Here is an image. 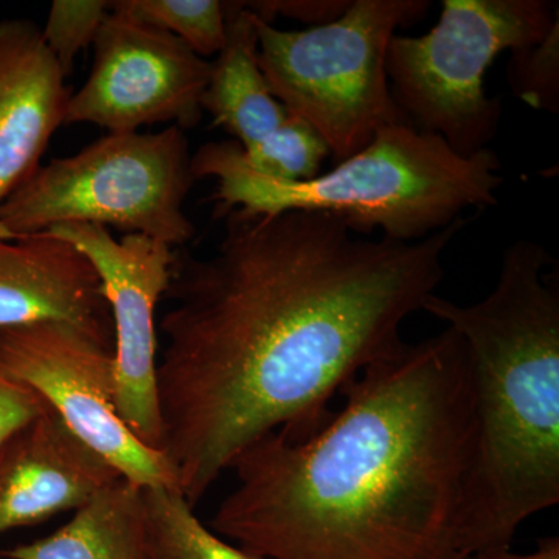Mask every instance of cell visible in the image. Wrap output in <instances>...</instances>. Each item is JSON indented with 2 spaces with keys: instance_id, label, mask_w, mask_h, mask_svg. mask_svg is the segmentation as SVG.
Wrapping results in <instances>:
<instances>
[{
  "instance_id": "obj_21",
  "label": "cell",
  "mask_w": 559,
  "mask_h": 559,
  "mask_svg": "<svg viewBox=\"0 0 559 559\" xmlns=\"http://www.w3.org/2000/svg\"><path fill=\"white\" fill-rule=\"evenodd\" d=\"M47 409L38 393L11 374L0 360V447Z\"/></svg>"
},
{
  "instance_id": "obj_3",
  "label": "cell",
  "mask_w": 559,
  "mask_h": 559,
  "mask_svg": "<svg viewBox=\"0 0 559 559\" xmlns=\"http://www.w3.org/2000/svg\"><path fill=\"white\" fill-rule=\"evenodd\" d=\"M539 242H511L491 294L423 311L468 349L476 452L466 500L471 558L510 549L518 528L559 503V286Z\"/></svg>"
},
{
  "instance_id": "obj_11",
  "label": "cell",
  "mask_w": 559,
  "mask_h": 559,
  "mask_svg": "<svg viewBox=\"0 0 559 559\" xmlns=\"http://www.w3.org/2000/svg\"><path fill=\"white\" fill-rule=\"evenodd\" d=\"M40 323L70 326L114 352L105 286L79 248L44 231L0 240V330Z\"/></svg>"
},
{
  "instance_id": "obj_20",
  "label": "cell",
  "mask_w": 559,
  "mask_h": 559,
  "mask_svg": "<svg viewBox=\"0 0 559 559\" xmlns=\"http://www.w3.org/2000/svg\"><path fill=\"white\" fill-rule=\"evenodd\" d=\"M558 25L535 47L513 51L509 70L514 95L532 108L555 114L559 106Z\"/></svg>"
},
{
  "instance_id": "obj_8",
  "label": "cell",
  "mask_w": 559,
  "mask_h": 559,
  "mask_svg": "<svg viewBox=\"0 0 559 559\" xmlns=\"http://www.w3.org/2000/svg\"><path fill=\"white\" fill-rule=\"evenodd\" d=\"M0 360L124 480L179 489L167 457L121 421L114 352L70 326L40 323L0 330Z\"/></svg>"
},
{
  "instance_id": "obj_6",
  "label": "cell",
  "mask_w": 559,
  "mask_h": 559,
  "mask_svg": "<svg viewBox=\"0 0 559 559\" xmlns=\"http://www.w3.org/2000/svg\"><path fill=\"white\" fill-rule=\"evenodd\" d=\"M189 140L178 124L160 132L108 134L51 160L0 204V240L64 223L112 226L180 246L194 226L183 213L193 186Z\"/></svg>"
},
{
  "instance_id": "obj_9",
  "label": "cell",
  "mask_w": 559,
  "mask_h": 559,
  "mask_svg": "<svg viewBox=\"0 0 559 559\" xmlns=\"http://www.w3.org/2000/svg\"><path fill=\"white\" fill-rule=\"evenodd\" d=\"M94 46V68L70 95L64 124L127 134L146 124L176 121L182 130L200 121L212 62L182 40L110 9Z\"/></svg>"
},
{
  "instance_id": "obj_2",
  "label": "cell",
  "mask_w": 559,
  "mask_h": 559,
  "mask_svg": "<svg viewBox=\"0 0 559 559\" xmlns=\"http://www.w3.org/2000/svg\"><path fill=\"white\" fill-rule=\"evenodd\" d=\"M341 393L314 432L275 430L237 455L213 532L263 559H471L476 417L462 337L403 341Z\"/></svg>"
},
{
  "instance_id": "obj_18",
  "label": "cell",
  "mask_w": 559,
  "mask_h": 559,
  "mask_svg": "<svg viewBox=\"0 0 559 559\" xmlns=\"http://www.w3.org/2000/svg\"><path fill=\"white\" fill-rule=\"evenodd\" d=\"M242 159L264 178L300 182L320 175V167L331 156L329 146L310 124L296 114L270 139L250 150H242Z\"/></svg>"
},
{
  "instance_id": "obj_4",
  "label": "cell",
  "mask_w": 559,
  "mask_h": 559,
  "mask_svg": "<svg viewBox=\"0 0 559 559\" xmlns=\"http://www.w3.org/2000/svg\"><path fill=\"white\" fill-rule=\"evenodd\" d=\"M491 148L463 157L439 135L409 121L377 131L366 148L329 173L300 182L264 178L242 159L237 142L207 143L191 156L194 180L215 178L216 215L329 213L353 234L382 231L414 242L463 218L466 209L498 204L503 179Z\"/></svg>"
},
{
  "instance_id": "obj_22",
  "label": "cell",
  "mask_w": 559,
  "mask_h": 559,
  "mask_svg": "<svg viewBox=\"0 0 559 559\" xmlns=\"http://www.w3.org/2000/svg\"><path fill=\"white\" fill-rule=\"evenodd\" d=\"M246 7L261 20L271 22L275 16L293 17L316 25L336 21L348 9L345 0H266L245 2Z\"/></svg>"
},
{
  "instance_id": "obj_13",
  "label": "cell",
  "mask_w": 559,
  "mask_h": 559,
  "mask_svg": "<svg viewBox=\"0 0 559 559\" xmlns=\"http://www.w3.org/2000/svg\"><path fill=\"white\" fill-rule=\"evenodd\" d=\"M69 98L66 73L39 28L0 22V204L38 170Z\"/></svg>"
},
{
  "instance_id": "obj_19",
  "label": "cell",
  "mask_w": 559,
  "mask_h": 559,
  "mask_svg": "<svg viewBox=\"0 0 559 559\" xmlns=\"http://www.w3.org/2000/svg\"><path fill=\"white\" fill-rule=\"evenodd\" d=\"M109 11L110 2L103 0H55L51 3L40 36L66 76L72 70L76 55L94 44Z\"/></svg>"
},
{
  "instance_id": "obj_15",
  "label": "cell",
  "mask_w": 559,
  "mask_h": 559,
  "mask_svg": "<svg viewBox=\"0 0 559 559\" xmlns=\"http://www.w3.org/2000/svg\"><path fill=\"white\" fill-rule=\"evenodd\" d=\"M10 559H150L142 488L121 479L102 489L49 538L9 551Z\"/></svg>"
},
{
  "instance_id": "obj_1",
  "label": "cell",
  "mask_w": 559,
  "mask_h": 559,
  "mask_svg": "<svg viewBox=\"0 0 559 559\" xmlns=\"http://www.w3.org/2000/svg\"><path fill=\"white\" fill-rule=\"evenodd\" d=\"M224 218L212 257L175 260L160 319V452L193 509L249 444L314 432L331 399L399 347L468 224L403 242L356 237L329 213Z\"/></svg>"
},
{
  "instance_id": "obj_12",
  "label": "cell",
  "mask_w": 559,
  "mask_h": 559,
  "mask_svg": "<svg viewBox=\"0 0 559 559\" xmlns=\"http://www.w3.org/2000/svg\"><path fill=\"white\" fill-rule=\"evenodd\" d=\"M119 479L49 407L0 447V535L76 511Z\"/></svg>"
},
{
  "instance_id": "obj_10",
  "label": "cell",
  "mask_w": 559,
  "mask_h": 559,
  "mask_svg": "<svg viewBox=\"0 0 559 559\" xmlns=\"http://www.w3.org/2000/svg\"><path fill=\"white\" fill-rule=\"evenodd\" d=\"M44 234L72 242L100 275L114 323L117 412L145 447L160 451L156 308L170 286L175 253L145 235L116 240L97 224H58Z\"/></svg>"
},
{
  "instance_id": "obj_23",
  "label": "cell",
  "mask_w": 559,
  "mask_h": 559,
  "mask_svg": "<svg viewBox=\"0 0 559 559\" xmlns=\"http://www.w3.org/2000/svg\"><path fill=\"white\" fill-rule=\"evenodd\" d=\"M471 559H559V539L557 536L539 539L538 547L532 554H513L510 549L480 551Z\"/></svg>"
},
{
  "instance_id": "obj_17",
  "label": "cell",
  "mask_w": 559,
  "mask_h": 559,
  "mask_svg": "<svg viewBox=\"0 0 559 559\" xmlns=\"http://www.w3.org/2000/svg\"><path fill=\"white\" fill-rule=\"evenodd\" d=\"M110 9L170 33L201 58L218 55L226 43V2L218 0H119Z\"/></svg>"
},
{
  "instance_id": "obj_16",
  "label": "cell",
  "mask_w": 559,
  "mask_h": 559,
  "mask_svg": "<svg viewBox=\"0 0 559 559\" xmlns=\"http://www.w3.org/2000/svg\"><path fill=\"white\" fill-rule=\"evenodd\" d=\"M142 500L150 559H263L204 527L179 489L142 488Z\"/></svg>"
},
{
  "instance_id": "obj_7",
  "label": "cell",
  "mask_w": 559,
  "mask_h": 559,
  "mask_svg": "<svg viewBox=\"0 0 559 559\" xmlns=\"http://www.w3.org/2000/svg\"><path fill=\"white\" fill-rule=\"evenodd\" d=\"M558 22L546 0H443L429 33L390 40L393 100L417 130L439 135L460 156L488 150L502 105L487 97L485 73L502 51L535 47Z\"/></svg>"
},
{
  "instance_id": "obj_14",
  "label": "cell",
  "mask_w": 559,
  "mask_h": 559,
  "mask_svg": "<svg viewBox=\"0 0 559 559\" xmlns=\"http://www.w3.org/2000/svg\"><path fill=\"white\" fill-rule=\"evenodd\" d=\"M201 108L245 151L270 139L288 119L289 110L272 97L261 72L255 22L245 2H226V43L212 62Z\"/></svg>"
},
{
  "instance_id": "obj_5",
  "label": "cell",
  "mask_w": 559,
  "mask_h": 559,
  "mask_svg": "<svg viewBox=\"0 0 559 559\" xmlns=\"http://www.w3.org/2000/svg\"><path fill=\"white\" fill-rule=\"evenodd\" d=\"M429 7L428 0H355L336 21L296 32L253 13L272 97L318 132L334 160L347 159L381 128L409 121L393 100L385 60L395 32Z\"/></svg>"
}]
</instances>
